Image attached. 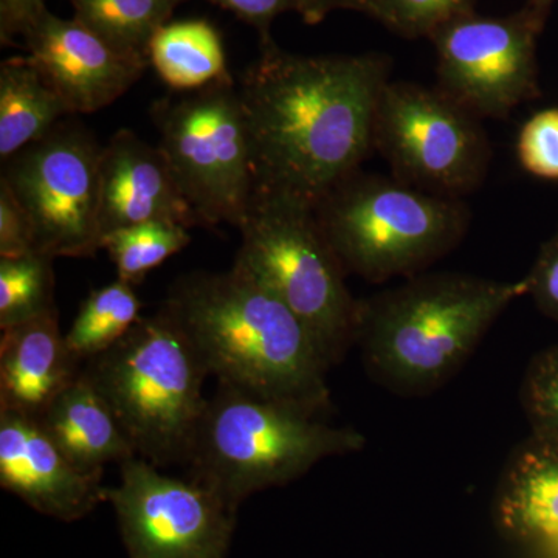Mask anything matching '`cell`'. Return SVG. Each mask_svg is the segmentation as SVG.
I'll list each match as a JSON object with an SVG mask.
<instances>
[{
	"instance_id": "obj_21",
	"label": "cell",
	"mask_w": 558,
	"mask_h": 558,
	"mask_svg": "<svg viewBox=\"0 0 558 558\" xmlns=\"http://www.w3.org/2000/svg\"><path fill=\"white\" fill-rule=\"evenodd\" d=\"M140 303L134 286L117 278L110 284L92 290L81 304L72 328L65 333L70 352L80 365L105 354L138 322Z\"/></svg>"
},
{
	"instance_id": "obj_19",
	"label": "cell",
	"mask_w": 558,
	"mask_h": 558,
	"mask_svg": "<svg viewBox=\"0 0 558 558\" xmlns=\"http://www.w3.org/2000/svg\"><path fill=\"white\" fill-rule=\"evenodd\" d=\"M72 116L28 57L0 65V159L7 161Z\"/></svg>"
},
{
	"instance_id": "obj_8",
	"label": "cell",
	"mask_w": 558,
	"mask_h": 558,
	"mask_svg": "<svg viewBox=\"0 0 558 558\" xmlns=\"http://www.w3.org/2000/svg\"><path fill=\"white\" fill-rule=\"evenodd\" d=\"M159 148L202 227L240 229L256 189L252 142L233 80L150 108Z\"/></svg>"
},
{
	"instance_id": "obj_28",
	"label": "cell",
	"mask_w": 558,
	"mask_h": 558,
	"mask_svg": "<svg viewBox=\"0 0 558 558\" xmlns=\"http://www.w3.org/2000/svg\"><path fill=\"white\" fill-rule=\"evenodd\" d=\"M38 252L35 227L9 183L0 179V259Z\"/></svg>"
},
{
	"instance_id": "obj_20",
	"label": "cell",
	"mask_w": 558,
	"mask_h": 558,
	"mask_svg": "<svg viewBox=\"0 0 558 558\" xmlns=\"http://www.w3.org/2000/svg\"><path fill=\"white\" fill-rule=\"evenodd\" d=\"M148 62L175 92H197L233 80L219 32L207 21L168 22L148 47Z\"/></svg>"
},
{
	"instance_id": "obj_30",
	"label": "cell",
	"mask_w": 558,
	"mask_h": 558,
	"mask_svg": "<svg viewBox=\"0 0 558 558\" xmlns=\"http://www.w3.org/2000/svg\"><path fill=\"white\" fill-rule=\"evenodd\" d=\"M236 14L259 32L260 40L270 39V25L284 11L299 9L296 0H209Z\"/></svg>"
},
{
	"instance_id": "obj_26",
	"label": "cell",
	"mask_w": 558,
	"mask_h": 558,
	"mask_svg": "<svg viewBox=\"0 0 558 558\" xmlns=\"http://www.w3.org/2000/svg\"><path fill=\"white\" fill-rule=\"evenodd\" d=\"M470 0H366L373 11L388 24L403 32L435 33L444 24L461 16Z\"/></svg>"
},
{
	"instance_id": "obj_5",
	"label": "cell",
	"mask_w": 558,
	"mask_h": 558,
	"mask_svg": "<svg viewBox=\"0 0 558 558\" xmlns=\"http://www.w3.org/2000/svg\"><path fill=\"white\" fill-rule=\"evenodd\" d=\"M138 457L157 468L185 464L207 409L209 376L186 333L159 310L84 365Z\"/></svg>"
},
{
	"instance_id": "obj_32",
	"label": "cell",
	"mask_w": 558,
	"mask_h": 558,
	"mask_svg": "<svg viewBox=\"0 0 558 558\" xmlns=\"http://www.w3.org/2000/svg\"><path fill=\"white\" fill-rule=\"evenodd\" d=\"M299 13L307 24H317L330 11L339 9L365 10L366 0H296Z\"/></svg>"
},
{
	"instance_id": "obj_33",
	"label": "cell",
	"mask_w": 558,
	"mask_h": 558,
	"mask_svg": "<svg viewBox=\"0 0 558 558\" xmlns=\"http://www.w3.org/2000/svg\"><path fill=\"white\" fill-rule=\"evenodd\" d=\"M538 2H545V0H538Z\"/></svg>"
},
{
	"instance_id": "obj_27",
	"label": "cell",
	"mask_w": 558,
	"mask_h": 558,
	"mask_svg": "<svg viewBox=\"0 0 558 558\" xmlns=\"http://www.w3.org/2000/svg\"><path fill=\"white\" fill-rule=\"evenodd\" d=\"M517 156L527 174L558 180V108L539 110L523 124Z\"/></svg>"
},
{
	"instance_id": "obj_23",
	"label": "cell",
	"mask_w": 558,
	"mask_h": 558,
	"mask_svg": "<svg viewBox=\"0 0 558 558\" xmlns=\"http://www.w3.org/2000/svg\"><path fill=\"white\" fill-rule=\"evenodd\" d=\"M190 242L186 227L149 222L110 231L102 238L101 248L112 259L117 278L135 288L148 277L150 270L182 252Z\"/></svg>"
},
{
	"instance_id": "obj_17",
	"label": "cell",
	"mask_w": 558,
	"mask_h": 558,
	"mask_svg": "<svg viewBox=\"0 0 558 558\" xmlns=\"http://www.w3.org/2000/svg\"><path fill=\"white\" fill-rule=\"evenodd\" d=\"M494 509L505 537L558 548V438L531 433L515 447L502 469Z\"/></svg>"
},
{
	"instance_id": "obj_31",
	"label": "cell",
	"mask_w": 558,
	"mask_h": 558,
	"mask_svg": "<svg viewBox=\"0 0 558 558\" xmlns=\"http://www.w3.org/2000/svg\"><path fill=\"white\" fill-rule=\"evenodd\" d=\"M47 0H0V39L3 46L24 36L33 21L47 10Z\"/></svg>"
},
{
	"instance_id": "obj_4",
	"label": "cell",
	"mask_w": 558,
	"mask_h": 558,
	"mask_svg": "<svg viewBox=\"0 0 558 558\" xmlns=\"http://www.w3.org/2000/svg\"><path fill=\"white\" fill-rule=\"evenodd\" d=\"M352 428L332 427L306 411L219 384L186 458L189 478L230 508L256 492L299 480L323 459L365 449Z\"/></svg>"
},
{
	"instance_id": "obj_11",
	"label": "cell",
	"mask_w": 558,
	"mask_h": 558,
	"mask_svg": "<svg viewBox=\"0 0 558 558\" xmlns=\"http://www.w3.org/2000/svg\"><path fill=\"white\" fill-rule=\"evenodd\" d=\"M130 558H226L236 512L196 481L163 475L142 457L120 464L106 490Z\"/></svg>"
},
{
	"instance_id": "obj_16",
	"label": "cell",
	"mask_w": 558,
	"mask_h": 558,
	"mask_svg": "<svg viewBox=\"0 0 558 558\" xmlns=\"http://www.w3.org/2000/svg\"><path fill=\"white\" fill-rule=\"evenodd\" d=\"M83 368L61 332L58 311L2 329L0 410L39 418Z\"/></svg>"
},
{
	"instance_id": "obj_9",
	"label": "cell",
	"mask_w": 558,
	"mask_h": 558,
	"mask_svg": "<svg viewBox=\"0 0 558 558\" xmlns=\"http://www.w3.org/2000/svg\"><path fill=\"white\" fill-rule=\"evenodd\" d=\"M373 142L400 182L453 199L478 189L492 160L478 117L439 87L403 81L385 84Z\"/></svg>"
},
{
	"instance_id": "obj_6",
	"label": "cell",
	"mask_w": 558,
	"mask_h": 558,
	"mask_svg": "<svg viewBox=\"0 0 558 558\" xmlns=\"http://www.w3.org/2000/svg\"><path fill=\"white\" fill-rule=\"evenodd\" d=\"M315 215L347 275L369 282L424 274L461 244L470 226L464 201L360 170L337 183Z\"/></svg>"
},
{
	"instance_id": "obj_25",
	"label": "cell",
	"mask_w": 558,
	"mask_h": 558,
	"mask_svg": "<svg viewBox=\"0 0 558 558\" xmlns=\"http://www.w3.org/2000/svg\"><path fill=\"white\" fill-rule=\"evenodd\" d=\"M520 403L531 433L558 438V343L529 362L521 380Z\"/></svg>"
},
{
	"instance_id": "obj_29",
	"label": "cell",
	"mask_w": 558,
	"mask_h": 558,
	"mask_svg": "<svg viewBox=\"0 0 558 558\" xmlns=\"http://www.w3.org/2000/svg\"><path fill=\"white\" fill-rule=\"evenodd\" d=\"M524 279L526 295L545 317L558 323V227L539 248L534 266Z\"/></svg>"
},
{
	"instance_id": "obj_12",
	"label": "cell",
	"mask_w": 558,
	"mask_h": 558,
	"mask_svg": "<svg viewBox=\"0 0 558 558\" xmlns=\"http://www.w3.org/2000/svg\"><path fill=\"white\" fill-rule=\"evenodd\" d=\"M534 17L483 20L464 14L433 33L438 87L478 119H505L539 95Z\"/></svg>"
},
{
	"instance_id": "obj_15",
	"label": "cell",
	"mask_w": 558,
	"mask_h": 558,
	"mask_svg": "<svg viewBox=\"0 0 558 558\" xmlns=\"http://www.w3.org/2000/svg\"><path fill=\"white\" fill-rule=\"evenodd\" d=\"M149 222L202 227L163 150L135 132L121 130L102 146L101 234Z\"/></svg>"
},
{
	"instance_id": "obj_3",
	"label": "cell",
	"mask_w": 558,
	"mask_h": 558,
	"mask_svg": "<svg viewBox=\"0 0 558 558\" xmlns=\"http://www.w3.org/2000/svg\"><path fill=\"white\" fill-rule=\"evenodd\" d=\"M524 295V279L424 271L360 300L355 347L379 387L427 398L464 368L499 315Z\"/></svg>"
},
{
	"instance_id": "obj_2",
	"label": "cell",
	"mask_w": 558,
	"mask_h": 558,
	"mask_svg": "<svg viewBox=\"0 0 558 558\" xmlns=\"http://www.w3.org/2000/svg\"><path fill=\"white\" fill-rule=\"evenodd\" d=\"M160 310L183 329L219 384L318 417L332 410L326 379L332 366L311 330L234 264L222 274L180 278Z\"/></svg>"
},
{
	"instance_id": "obj_1",
	"label": "cell",
	"mask_w": 558,
	"mask_h": 558,
	"mask_svg": "<svg viewBox=\"0 0 558 558\" xmlns=\"http://www.w3.org/2000/svg\"><path fill=\"white\" fill-rule=\"evenodd\" d=\"M388 61L379 54L301 57L260 40L238 90L256 185L317 205L374 149V117Z\"/></svg>"
},
{
	"instance_id": "obj_22",
	"label": "cell",
	"mask_w": 558,
	"mask_h": 558,
	"mask_svg": "<svg viewBox=\"0 0 558 558\" xmlns=\"http://www.w3.org/2000/svg\"><path fill=\"white\" fill-rule=\"evenodd\" d=\"M75 17L116 49L148 62L150 39L183 0H69ZM149 64V62H148Z\"/></svg>"
},
{
	"instance_id": "obj_24",
	"label": "cell",
	"mask_w": 558,
	"mask_h": 558,
	"mask_svg": "<svg viewBox=\"0 0 558 558\" xmlns=\"http://www.w3.org/2000/svg\"><path fill=\"white\" fill-rule=\"evenodd\" d=\"M53 260L40 252L0 259V329L58 311Z\"/></svg>"
},
{
	"instance_id": "obj_14",
	"label": "cell",
	"mask_w": 558,
	"mask_h": 558,
	"mask_svg": "<svg viewBox=\"0 0 558 558\" xmlns=\"http://www.w3.org/2000/svg\"><path fill=\"white\" fill-rule=\"evenodd\" d=\"M0 486L43 515L65 523L106 501L102 473L76 468L40 427L38 418L0 410Z\"/></svg>"
},
{
	"instance_id": "obj_10",
	"label": "cell",
	"mask_w": 558,
	"mask_h": 558,
	"mask_svg": "<svg viewBox=\"0 0 558 558\" xmlns=\"http://www.w3.org/2000/svg\"><path fill=\"white\" fill-rule=\"evenodd\" d=\"M102 146L76 121L3 161L2 179L31 216L36 248L54 259L90 258L101 248Z\"/></svg>"
},
{
	"instance_id": "obj_18",
	"label": "cell",
	"mask_w": 558,
	"mask_h": 558,
	"mask_svg": "<svg viewBox=\"0 0 558 558\" xmlns=\"http://www.w3.org/2000/svg\"><path fill=\"white\" fill-rule=\"evenodd\" d=\"M54 446L87 473H105L137 451L97 388L80 374L38 418Z\"/></svg>"
},
{
	"instance_id": "obj_7",
	"label": "cell",
	"mask_w": 558,
	"mask_h": 558,
	"mask_svg": "<svg viewBox=\"0 0 558 558\" xmlns=\"http://www.w3.org/2000/svg\"><path fill=\"white\" fill-rule=\"evenodd\" d=\"M234 266L270 289L303 322L330 366L339 365L357 336L360 300L330 247L311 202L256 185L242 220Z\"/></svg>"
},
{
	"instance_id": "obj_13",
	"label": "cell",
	"mask_w": 558,
	"mask_h": 558,
	"mask_svg": "<svg viewBox=\"0 0 558 558\" xmlns=\"http://www.w3.org/2000/svg\"><path fill=\"white\" fill-rule=\"evenodd\" d=\"M28 58L58 92L70 113H94L134 86L148 62L123 53L73 17L49 10L25 31Z\"/></svg>"
}]
</instances>
